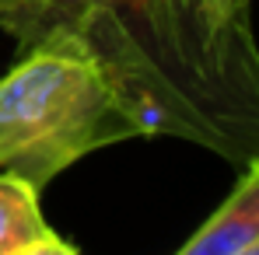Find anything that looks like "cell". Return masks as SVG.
I'll list each match as a JSON object with an SVG mask.
<instances>
[{
  "instance_id": "4",
  "label": "cell",
  "mask_w": 259,
  "mask_h": 255,
  "mask_svg": "<svg viewBox=\"0 0 259 255\" xmlns=\"http://www.w3.org/2000/svg\"><path fill=\"white\" fill-rule=\"evenodd\" d=\"M39 192L32 182L0 171V255H77L42 217Z\"/></svg>"
},
{
  "instance_id": "1",
  "label": "cell",
  "mask_w": 259,
  "mask_h": 255,
  "mask_svg": "<svg viewBox=\"0 0 259 255\" xmlns=\"http://www.w3.org/2000/svg\"><path fill=\"white\" fill-rule=\"evenodd\" d=\"M0 32L18 49L74 39L144 136H175L231 165L259 154L256 32L217 25L203 0H0Z\"/></svg>"
},
{
  "instance_id": "3",
  "label": "cell",
  "mask_w": 259,
  "mask_h": 255,
  "mask_svg": "<svg viewBox=\"0 0 259 255\" xmlns=\"http://www.w3.org/2000/svg\"><path fill=\"white\" fill-rule=\"evenodd\" d=\"M182 255H259V154H252L228 199L217 207L193 238L179 248Z\"/></svg>"
},
{
  "instance_id": "2",
  "label": "cell",
  "mask_w": 259,
  "mask_h": 255,
  "mask_svg": "<svg viewBox=\"0 0 259 255\" xmlns=\"http://www.w3.org/2000/svg\"><path fill=\"white\" fill-rule=\"evenodd\" d=\"M144 136L105 70L67 35L21 49L0 77V171L46 189L81 158Z\"/></svg>"
},
{
  "instance_id": "5",
  "label": "cell",
  "mask_w": 259,
  "mask_h": 255,
  "mask_svg": "<svg viewBox=\"0 0 259 255\" xmlns=\"http://www.w3.org/2000/svg\"><path fill=\"white\" fill-rule=\"evenodd\" d=\"M217 25L231 32H252V0H203Z\"/></svg>"
}]
</instances>
